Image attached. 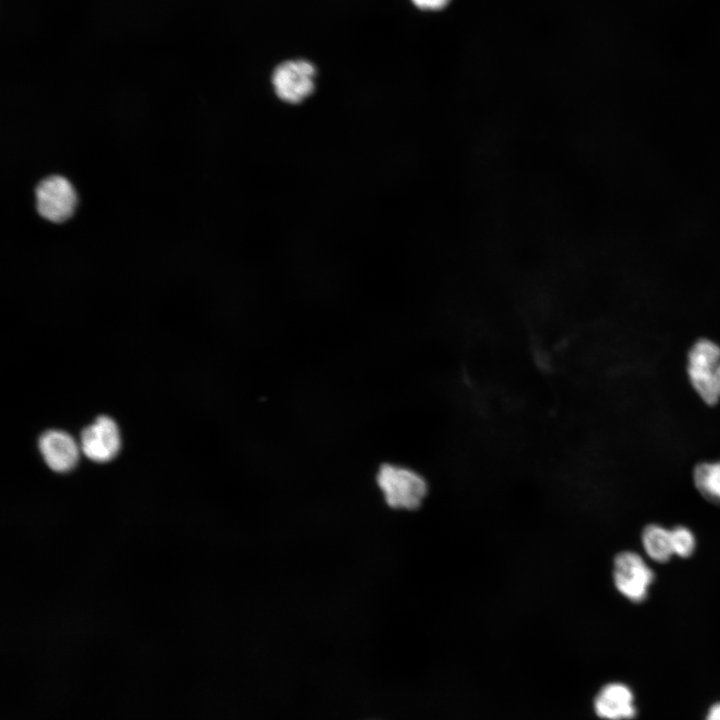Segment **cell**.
<instances>
[{
	"mask_svg": "<svg viewBox=\"0 0 720 720\" xmlns=\"http://www.w3.org/2000/svg\"><path fill=\"white\" fill-rule=\"evenodd\" d=\"M612 580L617 592L632 603L648 598L655 573L636 551L624 550L613 560Z\"/></svg>",
	"mask_w": 720,
	"mask_h": 720,
	"instance_id": "cell-4",
	"label": "cell"
},
{
	"mask_svg": "<svg viewBox=\"0 0 720 720\" xmlns=\"http://www.w3.org/2000/svg\"><path fill=\"white\" fill-rule=\"evenodd\" d=\"M318 70L304 58L287 59L272 71L271 84L275 95L287 104H300L316 89Z\"/></svg>",
	"mask_w": 720,
	"mask_h": 720,
	"instance_id": "cell-2",
	"label": "cell"
},
{
	"mask_svg": "<svg viewBox=\"0 0 720 720\" xmlns=\"http://www.w3.org/2000/svg\"><path fill=\"white\" fill-rule=\"evenodd\" d=\"M705 720H720V702L711 705L706 714Z\"/></svg>",
	"mask_w": 720,
	"mask_h": 720,
	"instance_id": "cell-13",
	"label": "cell"
},
{
	"mask_svg": "<svg viewBox=\"0 0 720 720\" xmlns=\"http://www.w3.org/2000/svg\"><path fill=\"white\" fill-rule=\"evenodd\" d=\"M641 545L646 556L657 563H666L674 556L670 529L661 524L650 523L643 528Z\"/></svg>",
	"mask_w": 720,
	"mask_h": 720,
	"instance_id": "cell-9",
	"label": "cell"
},
{
	"mask_svg": "<svg viewBox=\"0 0 720 720\" xmlns=\"http://www.w3.org/2000/svg\"><path fill=\"white\" fill-rule=\"evenodd\" d=\"M376 481L386 504L393 509L416 510L428 494L425 478L408 467L383 464L377 472Z\"/></svg>",
	"mask_w": 720,
	"mask_h": 720,
	"instance_id": "cell-1",
	"label": "cell"
},
{
	"mask_svg": "<svg viewBox=\"0 0 720 720\" xmlns=\"http://www.w3.org/2000/svg\"><path fill=\"white\" fill-rule=\"evenodd\" d=\"M673 555L689 558L696 550L697 540L694 532L687 526L676 525L670 529Z\"/></svg>",
	"mask_w": 720,
	"mask_h": 720,
	"instance_id": "cell-11",
	"label": "cell"
},
{
	"mask_svg": "<svg viewBox=\"0 0 720 720\" xmlns=\"http://www.w3.org/2000/svg\"><path fill=\"white\" fill-rule=\"evenodd\" d=\"M421 10H440L448 5L450 0H411Z\"/></svg>",
	"mask_w": 720,
	"mask_h": 720,
	"instance_id": "cell-12",
	"label": "cell"
},
{
	"mask_svg": "<svg viewBox=\"0 0 720 720\" xmlns=\"http://www.w3.org/2000/svg\"><path fill=\"white\" fill-rule=\"evenodd\" d=\"M688 375L699 396L709 405L720 400V347L712 341L696 342L688 355Z\"/></svg>",
	"mask_w": 720,
	"mask_h": 720,
	"instance_id": "cell-3",
	"label": "cell"
},
{
	"mask_svg": "<svg viewBox=\"0 0 720 720\" xmlns=\"http://www.w3.org/2000/svg\"><path fill=\"white\" fill-rule=\"evenodd\" d=\"M120 431L116 422L106 416H99L81 433L80 448L83 454L95 462H108L119 452Z\"/></svg>",
	"mask_w": 720,
	"mask_h": 720,
	"instance_id": "cell-6",
	"label": "cell"
},
{
	"mask_svg": "<svg viewBox=\"0 0 720 720\" xmlns=\"http://www.w3.org/2000/svg\"><path fill=\"white\" fill-rule=\"evenodd\" d=\"M36 208L40 216L54 223L69 219L76 207L77 196L64 177L52 175L43 179L35 189Z\"/></svg>",
	"mask_w": 720,
	"mask_h": 720,
	"instance_id": "cell-5",
	"label": "cell"
},
{
	"mask_svg": "<svg viewBox=\"0 0 720 720\" xmlns=\"http://www.w3.org/2000/svg\"><path fill=\"white\" fill-rule=\"evenodd\" d=\"M596 714L606 720H629L637 713L634 694L623 683H609L597 694L594 701Z\"/></svg>",
	"mask_w": 720,
	"mask_h": 720,
	"instance_id": "cell-8",
	"label": "cell"
},
{
	"mask_svg": "<svg viewBox=\"0 0 720 720\" xmlns=\"http://www.w3.org/2000/svg\"><path fill=\"white\" fill-rule=\"evenodd\" d=\"M693 481L704 498L720 504V461L698 464L693 471Z\"/></svg>",
	"mask_w": 720,
	"mask_h": 720,
	"instance_id": "cell-10",
	"label": "cell"
},
{
	"mask_svg": "<svg viewBox=\"0 0 720 720\" xmlns=\"http://www.w3.org/2000/svg\"><path fill=\"white\" fill-rule=\"evenodd\" d=\"M39 450L47 466L55 472L72 470L79 459V447L66 432L48 430L39 438Z\"/></svg>",
	"mask_w": 720,
	"mask_h": 720,
	"instance_id": "cell-7",
	"label": "cell"
}]
</instances>
